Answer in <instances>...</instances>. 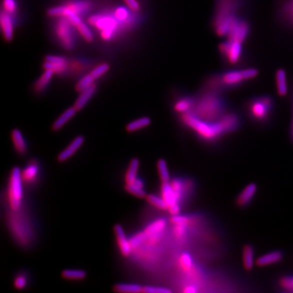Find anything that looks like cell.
Here are the masks:
<instances>
[{"label":"cell","instance_id":"obj_1","mask_svg":"<svg viewBox=\"0 0 293 293\" xmlns=\"http://www.w3.org/2000/svg\"><path fill=\"white\" fill-rule=\"evenodd\" d=\"M258 74V70L254 68L229 70L228 72L211 74L204 79L202 92L222 93L226 90H234L240 88L247 82L256 78Z\"/></svg>","mask_w":293,"mask_h":293},{"label":"cell","instance_id":"obj_2","mask_svg":"<svg viewBox=\"0 0 293 293\" xmlns=\"http://www.w3.org/2000/svg\"><path fill=\"white\" fill-rule=\"evenodd\" d=\"M228 107V101L222 93L200 92L192 112L202 120L216 122L226 112Z\"/></svg>","mask_w":293,"mask_h":293},{"label":"cell","instance_id":"obj_3","mask_svg":"<svg viewBox=\"0 0 293 293\" xmlns=\"http://www.w3.org/2000/svg\"><path fill=\"white\" fill-rule=\"evenodd\" d=\"M181 118L184 125L194 130L197 136L204 142H214L226 134L225 129L219 120L207 122L202 120L192 112L182 114Z\"/></svg>","mask_w":293,"mask_h":293},{"label":"cell","instance_id":"obj_4","mask_svg":"<svg viewBox=\"0 0 293 293\" xmlns=\"http://www.w3.org/2000/svg\"><path fill=\"white\" fill-rule=\"evenodd\" d=\"M274 108V100L268 94L254 97L248 100L246 110L248 115L254 122L266 123Z\"/></svg>","mask_w":293,"mask_h":293},{"label":"cell","instance_id":"obj_5","mask_svg":"<svg viewBox=\"0 0 293 293\" xmlns=\"http://www.w3.org/2000/svg\"><path fill=\"white\" fill-rule=\"evenodd\" d=\"M23 178L19 167H14L9 177L8 198L9 206L14 211H18L20 208L23 200Z\"/></svg>","mask_w":293,"mask_h":293},{"label":"cell","instance_id":"obj_6","mask_svg":"<svg viewBox=\"0 0 293 293\" xmlns=\"http://www.w3.org/2000/svg\"><path fill=\"white\" fill-rule=\"evenodd\" d=\"M242 42L226 40L219 45V52L222 59L228 66H237L240 64L244 59V49Z\"/></svg>","mask_w":293,"mask_h":293},{"label":"cell","instance_id":"obj_7","mask_svg":"<svg viewBox=\"0 0 293 293\" xmlns=\"http://www.w3.org/2000/svg\"><path fill=\"white\" fill-rule=\"evenodd\" d=\"M72 23L68 18L62 16L56 24V33L62 46L67 50H71L74 46V36L72 34Z\"/></svg>","mask_w":293,"mask_h":293},{"label":"cell","instance_id":"obj_8","mask_svg":"<svg viewBox=\"0 0 293 293\" xmlns=\"http://www.w3.org/2000/svg\"><path fill=\"white\" fill-rule=\"evenodd\" d=\"M250 30L251 27L250 22L241 16H238L230 28L226 38L228 40L238 41L244 44L250 36Z\"/></svg>","mask_w":293,"mask_h":293},{"label":"cell","instance_id":"obj_9","mask_svg":"<svg viewBox=\"0 0 293 293\" xmlns=\"http://www.w3.org/2000/svg\"><path fill=\"white\" fill-rule=\"evenodd\" d=\"M90 24L98 27L102 30L101 37L104 40H108L112 37L116 28V23L111 18H100L96 16L90 18Z\"/></svg>","mask_w":293,"mask_h":293},{"label":"cell","instance_id":"obj_10","mask_svg":"<svg viewBox=\"0 0 293 293\" xmlns=\"http://www.w3.org/2000/svg\"><path fill=\"white\" fill-rule=\"evenodd\" d=\"M167 222L164 218H159L149 224L144 230L148 240L151 243H156L160 240L163 232L166 228Z\"/></svg>","mask_w":293,"mask_h":293},{"label":"cell","instance_id":"obj_11","mask_svg":"<svg viewBox=\"0 0 293 293\" xmlns=\"http://www.w3.org/2000/svg\"><path fill=\"white\" fill-rule=\"evenodd\" d=\"M114 232L116 236V241L118 244L119 250L124 256H129L132 254V244L129 238H127L125 230L122 226L120 224H116L114 226Z\"/></svg>","mask_w":293,"mask_h":293},{"label":"cell","instance_id":"obj_12","mask_svg":"<svg viewBox=\"0 0 293 293\" xmlns=\"http://www.w3.org/2000/svg\"><path fill=\"white\" fill-rule=\"evenodd\" d=\"M278 14L280 22L293 30V0L282 1Z\"/></svg>","mask_w":293,"mask_h":293},{"label":"cell","instance_id":"obj_13","mask_svg":"<svg viewBox=\"0 0 293 293\" xmlns=\"http://www.w3.org/2000/svg\"><path fill=\"white\" fill-rule=\"evenodd\" d=\"M84 141H85L84 136H77L72 142H70V144L58 155L57 156L58 162H64L72 158V156L81 148V146L84 145Z\"/></svg>","mask_w":293,"mask_h":293},{"label":"cell","instance_id":"obj_14","mask_svg":"<svg viewBox=\"0 0 293 293\" xmlns=\"http://www.w3.org/2000/svg\"><path fill=\"white\" fill-rule=\"evenodd\" d=\"M0 23L5 40L7 42H12L14 38V24L11 14L2 10L0 16Z\"/></svg>","mask_w":293,"mask_h":293},{"label":"cell","instance_id":"obj_15","mask_svg":"<svg viewBox=\"0 0 293 293\" xmlns=\"http://www.w3.org/2000/svg\"><path fill=\"white\" fill-rule=\"evenodd\" d=\"M218 120L222 123L226 134L236 130L240 125V118L236 112H226Z\"/></svg>","mask_w":293,"mask_h":293},{"label":"cell","instance_id":"obj_16","mask_svg":"<svg viewBox=\"0 0 293 293\" xmlns=\"http://www.w3.org/2000/svg\"><path fill=\"white\" fill-rule=\"evenodd\" d=\"M258 186L255 184H250L245 186L236 199V204L240 208H244L250 204L256 195Z\"/></svg>","mask_w":293,"mask_h":293},{"label":"cell","instance_id":"obj_17","mask_svg":"<svg viewBox=\"0 0 293 293\" xmlns=\"http://www.w3.org/2000/svg\"><path fill=\"white\" fill-rule=\"evenodd\" d=\"M284 258V254L281 251H273L260 256L256 260V265L260 267L273 265L280 262Z\"/></svg>","mask_w":293,"mask_h":293},{"label":"cell","instance_id":"obj_18","mask_svg":"<svg viewBox=\"0 0 293 293\" xmlns=\"http://www.w3.org/2000/svg\"><path fill=\"white\" fill-rule=\"evenodd\" d=\"M78 110L74 106L68 108L53 123L52 128L54 132H58L62 129L67 123L77 114Z\"/></svg>","mask_w":293,"mask_h":293},{"label":"cell","instance_id":"obj_19","mask_svg":"<svg viewBox=\"0 0 293 293\" xmlns=\"http://www.w3.org/2000/svg\"><path fill=\"white\" fill-rule=\"evenodd\" d=\"M96 90V84H94L93 85L90 86V88H86L85 90L80 92L81 94H80L78 98H77V100L75 102L74 105L77 108L78 111L82 110L86 105L88 104V102L93 97Z\"/></svg>","mask_w":293,"mask_h":293},{"label":"cell","instance_id":"obj_20","mask_svg":"<svg viewBox=\"0 0 293 293\" xmlns=\"http://www.w3.org/2000/svg\"><path fill=\"white\" fill-rule=\"evenodd\" d=\"M12 140L14 142V148L16 151L20 155H24L26 154L27 144L24 140V136L20 130L14 129L12 132Z\"/></svg>","mask_w":293,"mask_h":293},{"label":"cell","instance_id":"obj_21","mask_svg":"<svg viewBox=\"0 0 293 293\" xmlns=\"http://www.w3.org/2000/svg\"><path fill=\"white\" fill-rule=\"evenodd\" d=\"M276 90L278 96L284 97L288 94V79L284 70L278 68L276 72Z\"/></svg>","mask_w":293,"mask_h":293},{"label":"cell","instance_id":"obj_22","mask_svg":"<svg viewBox=\"0 0 293 293\" xmlns=\"http://www.w3.org/2000/svg\"><path fill=\"white\" fill-rule=\"evenodd\" d=\"M196 100V97H182L174 104V108L178 114H184L185 112H190V110H192L195 106Z\"/></svg>","mask_w":293,"mask_h":293},{"label":"cell","instance_id":"obj_23","mask_svg":"<svg viewBox=\"0 0 293 293\" xmlns=\"http://www.w3.org/2000/svg\"><path fill=\"white\" fill-rule=\"evenodd\" d=\"M162 197L166 202L168 207L173 206L174 204L180 203L178 200L177 196L175 194L174 190L171 186L170 182H162Z\"/></svg>","mask_w":293,"mask_h":293},{"label":"cell","instance_id":"obj_24","mask_svg":"<svg viewBox=\"0 0 293 293\" xmlns=\"http://www.w3.org/2000/svg\"><path fill=\"white\" fill-rule=\"evenodd\" d=\"M138 168H140V160L133 158L130 162L129 166L126 174V184H134L138 178Z\"/></svg>","mask_w":293,"mask_h":293},{"label":"cell","instance_id":"obj_25","mask_svg":"<svg viewBox=\"0 0 293 293\" xmlns=\"http://www.w3.org/2000/svg\"><path fill=\"white\" fill-rule=\"evenodd\" d=\"M114 291L120 293H140L144 292V286L136 284H118L114 288Z\"/></svg>","mask_w":293,"mask_h":293},{"label":"cell","instance_id":"obj_26","mask_svg":"<svg viewBox=\"0 0 293 293\" xmlns=\"http://www.w3.org/2000/svg\"><path fill=\"white\" fill-rule=\"evenodd\" d=\"M243 264L246 270H251L254 266V248L252 245L246 244L243 248Z\"/></svg>","mask_w":293,"mask_h":293},{"label":"cell","instance_id":"obj_27","mask_svg":"<svg viewBox=\"0 0 293 293\" xmlns=\"http://www.w3.org/2000/svg\"><path fill=\"white\" fill-rule=\"evenodd\" d=\"M170 184L171 186L174 190L175 194L177 196L178 200V202H181L182 200L184 199L185 193L189 190V182L185 184V182L182 180L175 178L171 182Z\"/></svg>","mask_w":293,"mask_h":293},{"label":"cell","instance_id":"obj_28","mask_svg":"<svg viewBox=\"0 0 293 293\" xmlns=\"http://www.w3.org/2000/svg\"><path fill=\"white\" fill-rule=\"evenodd\" d=\"M54 72L50 70H45V72L41 75V77L38 79L34 86L35 92H41L50 84L52 79Z\"/></svg>","mask_w":293,"mask_h":293},{"label":"cell","instance_id":"obj_29","mask_svg":"<svg viewBox=\"0 0 293 293\" xmlns=\"http://www.w3.org/2000/svg\"><path fill=\"white\" fill-rule=\"evenodd\" d=\"M151 119L148 118V116H144V118H141L137 119V120H133L132 122L128 123L126 129L127 132L132 133V132H136L138 130L148 126L151 124Z\"/></svg>","mask_w":293,"mask_h":293},{"label":"cell","instance_id":"obj_30","mask_svg":"<svg viewBox=\"0 0 293 293\" xmlns=\"http://www.w3.org/2000/svg\"><path fill=\"white\" fill-rule=\"evenodd\" d=\"M38 167L36 164H30L22 171V178L26 184H30L38 177Z\"/></svg>","mask_w":293,"mask_h":293},{"label":"cell","instance_id":"obj_31","mask_svg":"<svg viewBox=\"0 0 293 293\" xmlns=\"http://www.w3.org/2000/svg\"><path fill=\"white\" fill-rule=\"evenodd\" d=\"M62 276L66 280H81L86 277V273L82 270H64L62 272Z\"/></svg>","mask_w":293,"mask_h":293},{"label":"cell","instance_id":"obj_32","mask_svg":"<svg viewBox=\"0 0 293 293\" xmlns=\"http://www.w3.org/2000/svg\"><path fill=\"white\" fill-rule=\"evenodd\" d=\"M90 4L86 1H77V2H70L67 5L68 8L71 9L72 12L78 15H81L84 14L85 12L88 11L90 8Z\"/></svg>","mask_w":293,"mask_h":293},{"label":"cell","instance_id":"obj_33","mask_svg":"<svg viewBox=\"0 0 293 293\" xmlns=\"http://www.w3.org/2000/svg\"><path fill=\"white\" fill-rule=\"evenodd\" d=\"M146 199L148 203L151 204L152 206H154L156 208L162 210H168V204L162 197L150 194V195H146Z\"/></svg>","mask_w":293,"mask_h":293},{"label":"cell","instance_id":"obj_34","mask_svg":"<svg viewBox=\"0 0 293 293\" xmlns=\"http://www.w3.org/2000/svg\"><path fill=\"white\" fill-rule=\"evenodd\" d=\"M158 170L162 182H170V173H168L167 163L164 159H160V160H158Z\"/></svg>","mask_w":293,"mask_h":293},{"label":"cell","instance_id":"obj_35","mask_svg":"<svg viewBox=\"0 0 293 293\" xmlns=\"http://www.w3.org/2000/svg\"><path fill=\"white\" fill-rule=\"evenodd\" d=\"M125 188L127 192H129L130 194L138 197V198H146V193L144 188L138 186L136 182L132 184H126Z\"/></svg>","mask_w":293,"mask_h":293},{"label":"cell","instance_id":"obj_36","mask_svg":"<svg viewBox=\"0 0 293 293\" xmlns=\"http://www.w3.org/2000/svg\"><path fill=\"white\" fill-rule=\"evenodd\" d=\"M94 81L96 80L94 78L92 77V75L90 74H88L78 82L76 85V90L78 92H82L86 88H90V86L93 85Z\"/></svg>","mask_w":293,"mask_h":293},{"label":"cell","instance_id":"obj_37","mask_svg":"<svg viewBox=\"0 0 293 293\" xmlns=\"http://www.w3.org/2000/svg\"><path fill=\"white\" fill-rule=\"evenodd\" d=\"M180 263L182 269L186 272H190L192 270L193 266H194L192 258L188 254H182L180 256Z\"/></svg>","mask_w":293,"mask_h":293},{"label":"cell","instance_id":"obj_38","mask_svg":"<svg viewBox=\"0 0 293 293\" xmlns=\"http://www.w3.org/2000/svg\"><path fill=\"white\" fill-rule=\"evenodd\" d=\"M110 66L108 63L101 64L100 66H97L94 70H92V72H90V74L92 75V77L94 78V80L100 78L102 77L105 74H107L110 70Z\"/></svg>","mask_w":293,"mask_h":293},{"label":"cell","instance_id":"obj_39","mask_svg":"<svg viewBox=\"0 0 293 293\" xmlns=\"http://www.w3.org/2000/svg\"><path fill=\"white\" fill-rule=\"evenodd\" d=\"M67 64H56L45 62L44 63V68L45 70H50L54 74H60L66 70Z\"/></svg>","mask_w":293,"mask_h":293},{"label":"cell","instance_id":"obj_40","mask_svg":"<svg viewBox=\"0 0 293 293\" xmlns=\"http://www.w3.org/2000/svg\"><path fill=\"white\" fill-rule=\"evenodd\" d=\"M148 240L146 233L144 232H140L136 236H134L130 240L132 244V248H136L140 247V245L144 243L145 241Z\"/></svg>","mask_w":293,"mask_h":293},{"label":"cell","instance_id":"obj_41","mask_svg":"<svg viewBox=\"0 0 293 293\" xmlns=\"http://www.w3.org/2000/svg\"><path fill=\"white\" fill-rule=\"evenodd\" d=\"M280 284L285 291L293 292V276H284L281 278Z\"/></svg>","mask_w":293,"mask_h":293},{"label":"cell","instance_id":"obj_42","mask_svg":"<svg viewBox=\"0 0 293 293\" xmlns=\"http://www.w3.org/2000/svg\"><path fill=\"white\" fill-rule=\"evenodd\" d=\"M171 222L174 225H186L188 226L190 222V218L184 215H174L172 216L170 219Z\"/></svg>","mask_w":293,"mask_h":293},{"label":"cell","instance_id":"obj_43","mask_svg":"<svg viewBox=\"0 0 293 293\" xmlns=\"http://www.w3.org/2000/svg\"><path fill=\"white\" fill-rule=\"evenodd\" d=\"M144 293H171L170 289L164 286H144Z\"/></svg>","mask_w":293,"mask_h":293},{"label":"cell","instance_id":"obj_44","mask_svg":"<svg viewBox=\"0 0 293 293\" xmlns=\"http://www.w3.org/2000/svg\"><path fill=\"white\" fill-rule=\"evenodd\" d=\"M2 10L8 14H14L16 10V4L15 0H2Z\"/></svg>","mask_w":293,"mask_h":293},{"label":"cell","instance_id":"obj_45","mask_svg":"<svg viewBox=\"0 0 293 293\" xmlns=\"http://www.w3.org/2000/svg\"><path fill=\"white\" fill-rule=\"evenodd\" d=\"M27 285V278L26 276L24 274H18L15 278V281H14V286L16 288L24 289Z\"/></svg>","mask_w":293,"mask_h":293},{"label":"cell","instance_id":"obj_46","mask_svg":"<svg viewBox=\"0 0 293 293\" xmlns=\"http://www.w3.org/2000/svg\"><path fill=\"white\" fill-rule=\"evenodd\" d=\"M174 234L177 238L182 240L185 238L188 233V226L186 225H174Z\"/></svg>","mask_w":293,"mask_h":293},{"label":"cell","instance_id":"obj_47","mask_svg":"<svg viewBox=\"0 0 293 293\" xmlns=\"http://www.w3.org/2000/svg\"><path fill=\"white\" fill-rule=\"evenodd\" d=\"M45 62L56 64H67L66 58L59 56H46L45 57Z\"/></svg>","mask_w":293,"mask_h":293},{"label":"cell","instance_id":"obj_48","mask_svg":"<svg viewBox=\"0 0 293 293\" xmlns=\"http://www.w3.org/2000/svg\"><path fill=\"white\" fill-rule=\"evenodd\" d=\"M124 2L130 9H132V11H138L140 9V4L137 0H124Z\"/></svg>","mask_w":293,"mask_h":293},{"label":"cell","instance_id":"obj_49","mask_svg":"<svg viewBox=\"0 0 293 293\" xmlns=\"http://www.w3.org/2000/svg\"><path fill=\"white\" fill-rule=\"evenodd\" d=\"M180 210H181V208H180V203L174 204L173 206H170L168 208V212L172 216L180 214Z\"/></svg>","mask_w":293,"mask_h":293},{"label":"cell","instance_id":"obj_50","mask_svg":"<svg viewBox=\"0 0 293 293\" xmlns=\"http://www.w3.org/2000/svg\"><path fill=\"white\" fill-rule=\"evenodd\" d=\"M116 16V18H118V19H119V20H126L127 16H128V12H127V11L125 8H120L118 9Z\"/></svg>","mask_w":293,"mask_h":293},{"label":"cell","instance_id":"obj_51","mask_svg":"<svg viewBox=\"0 0 293 293\" xmlns=\"http://www.w3.org/2000/svg\"><path fill=\"white\" fill-rule=\"evenodd\" d=\"M184 292L185 293H196L198 290L195 286H188L184 288Z\"/></svg>","mask_w":293,"mask_h":293},{"label":"cell","instance_id":"obj_52","mask_svg":"<svg viewBox=\"0 0 293 293\" xmlns=\"http://www.w3.org/2000/svg\"><path fill=\"white\" fill-rule=\"evenodd\" d=\"M292 138H293V122H292Z\"/></svg>","mask_w":293,"mask_h":293}]
</instances>
